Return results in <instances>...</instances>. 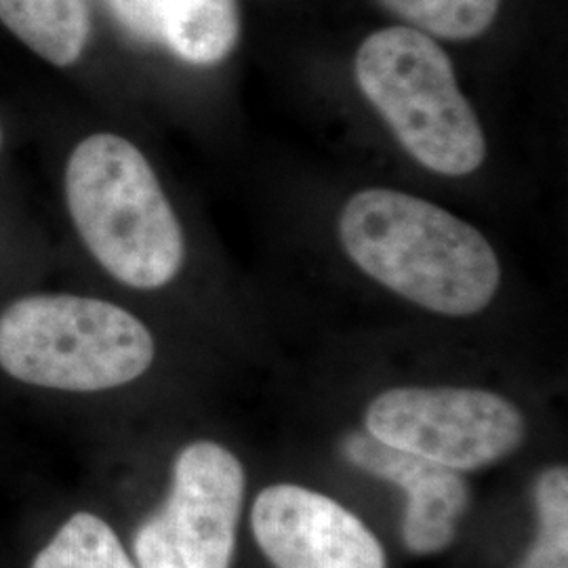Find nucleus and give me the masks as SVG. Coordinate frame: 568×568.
<instances>
[{"label":"nucleus","mask_w":568,"mask_h":568,"mask_svg":"<svg viewBox=\"0 0 568 568\" xmlns=\"http://www.w3.org/2000/svg\"><path fill=\"white\" fill-rule=\"evenodd\" d=\"M154 337L121 305L82 295H28L0 312V368L30 386L102 392L154 363Z\"/></svg>","instance_id":"obj_3"},{"label":"nucleus","mask_w":568,"mask_h":568,"mask_svg":"<svg viewBox=\"0 0 568 568\" xmlns=\"http://www.w3.org/2000/svg\"><path fill=\"white\" fill-rule=\"evenodd\" d=\"M356 82L406 152L429 171L466 178L487 161V138L443 47L410 26L371 34Z\"/></svg>","instance_id":"obj_4"},{"label":"nucleus","mask_w":568,"mask_h":568,"mask_svg":"<svg viewBox=\"0 0 568 568\" xmlns=\"http://www.w3.org/2000/svg\"><path fill=\"white\" fill-rule=\"evenodd\" d=\"M32 568H138L116 532L93 514H74L39 551Z\"/></svg>","instance_id":"obj_11"},{"label":"nucleus","mask_w":568,"mask_h":568,"mask_svg":"<svg viewBox=\"0 0 568 568\" xmlns=\"http://www.w3.org/2000/svg\"><path fill=\"white\" fill-rule=\"evenodd\" d=\"M344 455L366 474L398 485L408 495L403 520V541L408 551L427 556L453 544L469 504V490L459 471L387 447L371 434L347 436Z\"/></svg>","instance_id":"obj_8"},{"label":"nucleus","mask_w":568,"mask_h":568,"mask_svg":"<svg viewBox=\"0 0 568 568\" xmlns=\"http://www.w3.org/2000/svg\"><path fill=\"white\" fill-rule=\"evenodd\" d=\"M366 432L387 447L471 471L511 455L527 424L508 398L471 387H394L366 408Z\"/></svg>","instance_id":"obj_5"},{"label":"nucleus","mask_w":568,"mask_h":568,"mask_svg":"<svg viewBox=\"0 0 568 568\" xmlns=\"http://www.w3.org/2000/svg\"><path fill=\"white\" fill-rule=\"evenodd\" d=\"M0 21L41 60L68 68L91 34L87 0H0Z\"/></svg>","instance_id":"obj_9"},{"label":"nucleus","mask_w":568,"mask_h":568,"mask_svg":"<svg viewBox=\"0 0 568 568\" xmlns=\"http://www.w3.org/2000/svg\"><path fill=\"white\" fill-rule=\"evenodd\" d=\"M241 37L236 0H173L164 21L163 42L192 65L224 61Z\"/></svg>","instance_id":"obj_10"},{"label":"nucleus","mask_w":568,"mask_h":568,"mask_svg":"<svg viewBox=\"0 0 568 568\" xmlns=\"http://www.w3.org/2000/svg\"><path fill=\"white\" fill-rule=\"evenodd\" d=\"M243 497V466L227 448H183L166 504L135 532L138 568H232Z\"/></svg>","instance_id":"obj_6"},{"label":"nucleus","mask_w":568,"mask_h":568,"mask_svg":"<svg viewBox=\"0 0 568 568\" xmlns=\"http://www.w3.org/2000/svg\"><path fill=\"white\" fill-rule=\"evenodd\" d=\"M387 11L427 37L469 41L485 34L501 0H379Z\"/></svg>","instance_id":"obj_12"},{"label":"nucleus","mask_w":568,"mask_h":568,"mask_svg":"<svg viewBox=\"0 0 568 568\" xmlns=\"http://www.w3.org/2000/svg\"><path fill=\"white\" fill-rule=\"evenodd\" d=\"M122 26L142 41H163L164 21L173 0H108Z\"/></svg>","instance_id":"obj_14"},{"label":"nucleus","mask_w":568,"mask_h":568,"mask_svg":"<svg viewBox=\"0 0 568 568\" xmlns=\"http://www.w3.org/2000/svg\"><path fill=\"white\" fill-rule=\"evenodd\" d=\"M0 143H2V133H0Z\"/></svg>","instance_id":"obj_15"},{"label":"nucleus","mask_w":568,"mask_h":568,"mask_svg":"<svg viewBox=\"0 0 568 568\" xmlns=\"http://www.w3.org/2000/svg\"><path fill=\"white\" fill-rule=\"evenodd\" d=\"M339 241L366 276L434 314H480L501 284L499 257L478 227L398 190L352 194Z\"/></svg>","instance_id":"obj_1"},{"label":"nucleus","mask_w":568,"mask_h":568,"mask_svg":"<svg viewBox=\"0 0 568 568\" xmlns=\"http://www.w3.org/2000/svg\"><path fill=\"white\" fill-rule=\"evenodd\" d=\"M539 514L537 541L520 568H568V471L551 467L535 487Z\"/></svg>","instance_id":"obj_13"},{"label":"nucleus","mask_w":568,"mask_h":568,"mask_svg":"<svg viewBox=\"0 0 568 568\" xmlns=\"http://www.w3.org/2000/svg\"><path fill=\"white\" fill-rule=\"evenodd\" d=\"M251 527L276 568H387L386 551L365 523L310 488H265L253 504Z\"/></svg>","instance_id":"obj_7"},{"label":"nucleus","mask_w":568,"mask_h":568,"mask_svg":"<svg viewBox=\"0 0 568 568\" xmlns=\"http://www.w3.org/2000/svg\"><path fill=\"white\" fill-rule=\"evenodd\" d=\"M68 213L95 262L131 288L171 283L185 260L182 224L135 143L95 133L70 154Z\"/></svg>","instance_id":"obj_2"}]
</instances>
